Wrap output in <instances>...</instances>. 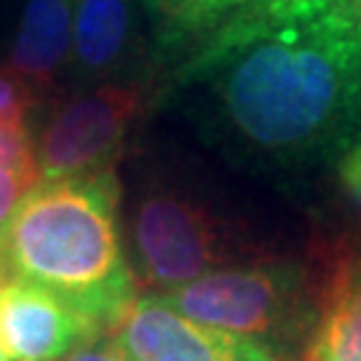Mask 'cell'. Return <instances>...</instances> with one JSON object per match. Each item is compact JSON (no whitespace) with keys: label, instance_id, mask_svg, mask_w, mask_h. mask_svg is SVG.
Segmentation results:
<instances>
[{"label":"cell","instance_id":"6da1fadb","mask_svg":"<svg viewBox=\"0 0 361 361\" xmlns=\"http://www.w3.org/2000/svg\"><path fill=\"white\" fill-rule=\"evenodd\" d=\"M171 91L241 164L335 161L361 142V0H252L190 40Z\"/></svg>","mask_w":361,"mask_h":361},{"label":"cell","instance_id":"7a4b0ae2","mask_svg":"<svg viewBox=\"0 0 361 361\" xmlns=\"http://www.w3.org/2000/svg\"><path fill=\"white\" fill-rule=\"evenodd\" d=\"M118 204L116 171L40 182L0 233V281H25L62 297L110 335L137 297Z\"/></svg>","mask_w":361,"mask_h":361},{"label":"cell","instance_id":"3957f363","mask_svg":"<svg viewBox=\"0 0 361 361\" xmlns=\"http://www.w3.org/2000/svg\"><path fill=\"white\" fill-rule=\"evenodd\" d=\"M161 297L193 322L252 337L271 350L310 343L324 313L316 276L284 259L204 273Z\"/></svg>","mask_w":361,"mask_h":361},{"label":"cell","instance_id":"277c9868","mask_svg":"<svg viewBox=\"0 0 361 361\" xmlns=\"http://www.w3.org/2000/svg\"><path fill=\"white\" fill-rule=\"evenodd\" d=\"M131 246L140 284L169 292L241 262V238L204 198L166 182L147 185L131 209Z\"/></svg>","mask_w":361,"mask_h":361},{"label":"cell","instance_id":"5b68a950","mask_svg":"<svg viewBox=\"0 0 361 361\" xmlns=\"http://www.w3.org/2000/svg\"><path fill=\"white\" fill-rule=\"evenodd\" d=\"M142 107L145 89L140 80L78 89L59 102L35 142L40 182L113 171Z\"/></svg>","mask_w":361,"mask_h":361},{"label":"cell","instance_id":"8992f818","mask_svg":"<svg viewBox=\"0 0 361 361\" xmlns=\"http://www.w3.org/2000/svg\"><path fill=\"white\" fill-rule=\"evenodd\" d=\"M110 335L131 361H276L262 343L193 322L161 295L134 297Z\"/></svg>","mask_w":361,"mask_h":361},{"label":"cell","instance_id":"52a82bcc","mask_svg":"<svg viewBox=\"0 0 361 361\" xmlns=\"http://www.w3.org/2000/svg\"><path fill=\"white\" fill-rule=\"evenodd\" d=\"M142 0H75L70 80L75 89L137 80L142 65Z\"/></svg>","mask_w":361,"mask_h":361},{"label":"cell","instance_id":"ba28073f","mask_svg":"<svg viewBox=\"0 0 361 361\" xmlns=\"http://www.w3.org/2000/svg\"><path fill=\"white\" fill-rule=\"evenodd\" d=\"M104 335L62 297L25 281H0V345L11 361H59Z\"/></svg>","mask_w":361,"mask_h":361},{"label":"cell","instance_id":"9c48e42d","mask_svg":"<svg viewBox=\"0 0 361 361\" xmlns=\"http://www.w3.org/2000/svg\"><path fill=\"white\" fill-rule=\"evenodd\" d=\"M75 0H27L11 46V70L46 97L70 67Z\"/></svg>","mask_w":361,"mask_h":361},{"label":"cell","instance_id":"30bf717a","mask_svg":"<svg viewBox=\"0 0 361 361\" xmlns=\"http://www.w3.org/2000/svg\"><path fill=\"white\" fill-rule=\"evenodd\" d=\"M142 6L153 16L158 46L180 51L182 43H190L209 27L214 0H142Z\"/></svg>","mask_w":361,"mask_h":361},{"label":"cell","instance_id":"8fae6325","mask_svg":"<svg viewBox=\"0 0 361 361\" xmlns=\"http://www.w3.org/2000/svg\"><path fill=\"white\" fill-rule=\"evenodd\" d=\"M43 99L30 80L13 73L11 67L0 70V129H19L27 126V116Z\"/></svg>","mask_w":361,"mask_h":361},{"label":"cell","instance_id":"7c38bea8","mask_svg":"<svg viewBox=\"0 0 361 361\" xmlns=\"http://www.w3.org/2000/svg\"><path fill=\"white\" fill-rule=\"evenodd\" d=\"M305 361H361V350L353 345L337 313L324 310L322 322L305 348Z\"/></svg>","mask_w":361,"mask_h":361},{"label":"cell","instance_id":"4fadbf2b","mask_svg":"<svg viewBox=\"0 0 361 361\" xmlns=\"http://www.w3.org/2000/svg\"><path fill=\"white\" fill-rule=\"evenodd\" d=\"M40 185L38 166L27 169H0V233L13 217V212L27 195Z\"/></svg>","mask_w":361,"mask_h":361},{"label":"cell","instance_id":"5bb4252c","mask_svg":"<svg viewBox=\"0 0 361 361\" xmlns=\"http://www.w3.org/2000/svg\"><path fill=\"white\" fill-rule=\"evenodd\" d=\"M326 310L337 313V319L343 324V329L348 332L353 345L361 350V268L350 279V284L326 305Z\"/></svg>","mask_w":361,"mask_h":361},{"label":"cell","instance_id":"9a60e30c","mask_svg":"<svg viewBox=\"0 0 361 361\" xmlns=\"http://www.w3.org/2000/svg\"><path fill=\"white\" fill-rule=\"evenodd\" d=\"M38 166L35 161V140L27 126L0 129V169Z\"/></svg>","mask_w":361,"mask_h":361},{"label":"cell","instance_id":"2e32d148","mask_svg":"<svg viewBox=\"0 0 361 361\" xmlns=\"http://www.w3.org/2000/svg\"><path fill=\"white\" fill-rule=\"evenodd\" d=\"M337 182L343 188V193L348 195V201L359 209L361 214V142L350 145L348 150L335 158Z\"/></svg>","mask_w":361,"mask_h":361},{"label":"cell","instance_id":"e0dca14e","mask_svg":"<svg viewBox=\"0 0 361 361\" xmlns=\"http://www.w3.org/2000/svg\"><path fill=\"white\" fill-rule=\"evenodd\" d=\"M59 361H131L129 353L118 345V340L113 335H99L91 343L75 348L73 353H67L65 359Z\"/></svg>","mask_w":361,"mask_h":361},{"label":"cell","instance_id":"ac0fdd59","mask_svg":"<svg viewBox=\"0 0 361 361\" xmlns=\"http://www.w3.org/2000/svg\"><path fill=\"white\" fill-rule=\"evenodd\" d=\"M246 3H252V0H214V6H212V22H209V27L217 25L222 16H228L231 11L241 8V6H246ZM209 27H207V30H209Z\"/></svg>","mask_w":361,"mask_h":361},{"label":"cell","instance_id":"d6986e66","mask_svg":"<svg viewBox=\"0 0 361 361\" xmlns=\"http://www.w3.org/2000/svg\"><path fill=\"white\" fill-rule=\"evenodd\" d=\"M0 361H11V359H8V353L3 350V345H0Z\"/></svg>","mask_w":361,"mask_h":361}]
</instances>
